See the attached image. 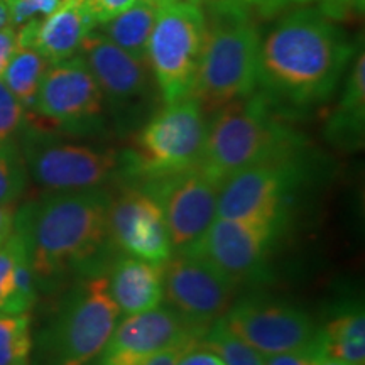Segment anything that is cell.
I'll return each instance as SVG.
<instances>
[{"label":"cell","instance_id":"obj_1","mask_svg":"<svg viewBox=\"0 0 365 365\" xmlns=\"http://www.w3.org/2000/svg\"><path fill=\"white\" fill-rule=\"evenodd\" d=\"M354 54L319 9H296L261 39L259 93L279 113L308 110L331 97Z\"/></svg>","mask_w":365,"mask_h":365},{"label":"cell","instance_id":"obj_2","mask_svg":"<svg viewBox=\"0 0 365 365\" xmlns=\"http://www.w3.org/2000/svg\"><path fill=\"white\" fill-rule=\"evenodd\" d=\"M110 203L107 190L95 188L48 193L17 210L14 232L24 242L38 287L48 289L66 274L90 269L110 244Z\"/></svg>","mask_w":365,"mask_h":365},{"label":"cell","instance_id":"obj_3","mask_svg":"<svg viewBox=\"0 0 365 365\" xmlns=\"http://www.w3.org/2000/svg\"><path fill=\"white\" fill-rule=\"evenodd\" d=\"M277 113L259 91L212 112L198 170L220 188L245 168L303 149L304 140Z\"/></svg>","mask_w":365,"mask_h":365},{"label":"cell","instance_id":"obj_4","mask_svg":"<svg viewBox=\"0 0 365 365\" xmlns=\"http://www.w3.org/2000/svg\"><path fill=\"white\" fill-rule=\"evenodd\" d=\"M261 36L247 9L235 0H213L210 24L191 97L215 112L257 90Z\"/></svg>","mask_w":365,"mask_h":365},{"label":"cell","instance_id":"obj_5","mask_svg":"<svg viewBox=\"0 0 365 365\" xmlns=\"http://www.w3.org/2000/svg\"><path fill=\"white\" fill-rule=\"evenodd\" d=\"M120 319L105 274L86 276L68 291L36 341V365H91Z\"/></svg>","mask_w":365,"mask_h":365},{"label":"cell","instance_id":"obj_6","mask_svg":"<svg viewBox=\"0 0 365 365\" xmlns=\"http://www.w3.org/2000/svg\"><path fill=\"white\" fill-rule=\"evenodd\" d=\"M205 135L207 118L198 100L164 103L137 132L134 149L124 156V173L149 181L198 168Z\"/></svg>","mask_w":365,"mask_h":365},{"label":"cell","instance_id":"obj_7","mask_svg":"<svg viewBox=\"0 0 365 365\" xmlns=\"http://www.w3.org/2000/svg\"><path fill=\"white\" fill-rule=\"evenodd\" d=\"M19 149L27 178L48 193L102 188L124 173V156L115 149L68 143L34 127L24 130Z\"/></svg>","mask_w":365,"mask_h":365},{"label":"cell","instance_id":"obj_8","mask_svg":"<svg viewBox=\"0 0 365 365\" xmlns=\"http://www.w3.org/2000/svg\"><path fill=\"white\" fill-rule=\"evenodd\" d=\"M207 38V17L196 4H164L149 36L148 63L164 103L191 97Z\"/></svg>","mask_w":365,"mask_h":365},{"label":"cell","instance_id":"obj_9","mask_svg":"<svg viewBox=\"0 0 365 365\" xmlns=\"http://www.w3.org/2000/svg\"><path fill=\"white\" fill-rule=\"evenodd\" d=\"M303 149L254 164L218 190L217 217L284 223L289 200L307 181Z\"/></svg>","mask_w":365,"mask_h":365},{"label":"cell","instance_id":"obj_10","mask_svg":"<svg viewBox=\"0 0 365 365\" xmlns=\"http://www.w3.org/2000/svg\"><path fill=\"white\" fill-rule=\"evenodd\" d=\"M223 323L262 357L287 352L323 354V331L303 308L267 296L235 299Z\"/></svg>","mask_w":365,"mask_h":365},{"label":"cell","instance_id":"obj_11","mask_svg":"<svg viewBox=\"0 0 365 365\" xmlns=\"http://www.w3.org/2000/svg\"><path fill=\"white\" fill-rule=\"evenodd\" d=\"M168 304L203 336L235 301L237 284L195 254H173L163 266Z\"/></svg>","mask_w":365,"mask_h":365},{"label":"cell","instance_id":"obj_12","mask_svg":"<svg viewBox=\"0 0 365 365\" xmlns=\"http://www.w3.org/2000/svg\"><path fill=\"white\" fill-rule=\"evenodd\" d=\"M282 223L217 217L188 252L203 257L237 286L262 279Z\"/></svg>","mask_w":365,"mask_h":365},{"label":"cell","instance_id":"obj_13","mask_svg":"<svg viewBox=\"0 0 365 365\" xmlns=\"http://www.w3.org/2000/svg\"><path fill=\"white\" fill-rule=\"evenodd\" d=\"M145 191L156 198L176 252H188L217 218L218 186L198 168L145 181Z\"/></svg>","mask_w":365,"mask_h":365},{"label":"cell","instance_id":"obj_14","mask_svg":"<svg viewBox=\"0 0 365 365\" xmlns=\"http://www.w3.org/2000/svg\"><path fill=\"white\" fill-rule=\"evenodd\" d=\"M103 95L81 54L53 63L41 81L33 110L51 124L73 130L100 127Z\"/></svg>","mask_w":365,"mask_h":365},{"label":"cell","instance_id":"obj_15","mask_svg":"<svg viewBox=\"0 0 365 365\" xmlns=\"http://www.w3.org/2000/svg\"><path fill=\"white\" fill-rule=\"evenodd\" d=\"M202 336L173 309L159 304L149 312L118 319L95 365H144L168 346L196 341Z\"/></svg>","mask_w":365,"mask_h":365},{"label":"cell","instance_id":"obj_16","mask_svg":"<svg viewBox=\"0 0 365 365\" xmlns=\"http://www.w3.org/2000/svg\"><path fill=\"white\" fill-rule=\"evenodd\" d=\"M108 235L124 254L158 266H164L175 254L163 210L143 186H129L112 198Z\"/></svg>","mask_w":365,"mask_h":365},{"label":"cell","instance_id":"obj_17","mask_svg":"<svg viewBox=\"0 0 365 365\" xmlns=\"http://www.w3.org/2000/svg\"><path fill=\"white\" fill-rule=\"evenodd\" d=\"M97 81L103 100L118 113H132L148 102L150 95V70L140 61L118 48L107 36L91 31L80 49Z\"/></svg>","mask_w":365,"mask_h":365},{"label":"cell","instance_id":"obj_18","mask_svg":"<svg viewBox=\"0 0 365 365\" xmlns=\"http://www.w3.org/2000/svg\"><path fill=\"white\" fill-rule=\"evenodd\" d=\"M97 26L90 0H61V4L39 21L17 29L19 46H31L48 59L49 65L80 54L86 36Z\"/></svg>","mask_w":365,"mask_h":365},{"label":"cell","instance_id":"obj_19","mask_svg":"<svg viewBox=\"0 0 365 365\" xmlns=\"http://www.w3.org/2000/svg\"><path fill=\"white\" fill-rule=\"evenodd\" d=\"M105 277L108 293L122 317L149 312L163 304V266L122 252Z\"/></svg>","mask_w":365,"mask_h":365},{"label":"cell","instance_id":"obj_20","mask_svg":"<svg viewBox=\"0 0 365 365\" xmlns=\"http://www.w3.org/2000/svg\"><path fill=\"white\" fill-rule=\"evenodd\" d=\"M365 125V54L354 58L345 78L344 93L328 118L325 135L340 149L355 150L364 144Z\"/></svg>","mask_w":365,"mask_h":365},{"label":"cell","instance_id":"obj_21","mask_svg":"<svg viewBox=\"0 0 365 365\" xmlns=\"http://www.w3.org/2000/svg\"><path fill=\"white\" fill-rule=\"evenodd\" d=\"M161 4L158 0H137L134 6L103 22L102 34L132 56L145 61L149 36L156 24Z\"/></svg>","mask_w":365,"mask_h":365},{"label":"cell","instance_id":"obj_22","mask_svg":"<svg viewBox=\"0 0 365 365\" xmlns=\"http://www.w3.org/2000/svg\"><path fill=\"white\" fill-rule=\"evenodd\" d=\"M323 331V354L352 365H365V313L362 304L345 307Z\"/></svg>","mask_w":365,"mask_h":365},{"label":"cell","instance_id":"obj_23","mask_svg":"<svg viewBox=\"0 0 365 365\" xmlns=\"http://www.w3.org/2000/svg\"><path fill=\"white\" fill-rule=\"evenodd\" d=\"M48 68V59L31 46H19L9 61L2 81L22 103L26 112L33 110L41 81Z\"/></svg>","mask_w":365,"mask_h":365},{"label":"cell","instance_id":"obj_24","mask_svg":"<svg viewBox=\"0 0 365 365\" xmlns=\"http://www.w3.org/2000/svg\"><path fill=\"white\" fill-rule=\"evenodd\" d=\"M29 313H0V365H33Z\"/></svg>","mask_w":365,"mask_h":365},{"label":"cell","instance_id":"obj_25","mask_svg":"<svg viewBox=\"0 0 365 365\" xmlns=\"http://www.w3.org/2000/svg\"><path fill=\"white\" fill-rule=\"evenodd\" d=\"M198 345L215 352L225 365H264L262 355L237 336L222 318L208 328Z\"/></svg>","mask_w":365,"mask_h":365},{"label":"cell","instance_id":"obj_26","mask_svg":"<svg viewBox=\"0 0 365 365\" xmlns=\"http://www.w3.org/2000/svg\"><path fill=\"white\" fill-rule=\"evenodd\" d=\"M36 299H38V282H36V276L24 242L17 235L16 257H14L12 296L7 313H31V309L36 304Z\"/></svg>","mask_w":365,"mask_h":365},{"label":"cell","instance_id":"obj_27","mask_svg":"<svg viewBox=\"0 0 365 365\" xmlns=\"http://www.w3.org/2000/svg\"><path fill=\"white\" fill-rule=\"evenodd\" d=\"M27 112L0 78V149L19 148L24 134Z\"/></svg>","mask_w":365,"mask_h":365},{"label":"cell","instance_id":"obj_28","mask_svg":"<svg viewBox=\"0 0 365 365\" xmlns=\"http://www.w3.org/2000/svg\"><path fill=\"white\" fill-rule=\"evenodd\" d=\"M26 185L27 171L21 149H0V205H16Z\"/></svg>","mask_w":365,"mask_h":365},{"label":"cell","instance_id":"obj_29","mask_svg":"<svg viewBox=\"0 0 365 365\" xmlns=\"http://www.w3.org/2000/svg\"><path fill=\"white\" fill-rule=\"evenodd\" d=\"M11 11L14 27H21L31 21H39L49 16L61 0H6Z\"/></svg>","mask_w":365,"mask_h":365},{"label":"cell","instance_id":"obj_30","mask_svg":"<svg viewBox=\"0 0 365 365\" xmlns=\"http://www.w3.org/2000/svg\"><path fill=\"white\" fill-rule=\"evenodd\" d=\"M16 247H17L16 234H12L2 245H0V313H7L9 303H11Z\"/></svg>","mask_w":365,"mask_h":365},{"label":"cell","instance_id":"obj_31","mask_svg":"<svg viewBox=\"0 0 365 365\" xmlns=\"http://www.w3.org/2000/svg\"><path fill=\"white\" fill-rule=\"evenodd\" d=\"M365 0H319V12L330 21L345 22L364 12Z\"/></svg>","mask_w":365,"mask_h":365},{"label":"cell","instance_id":"obj_32","mask_svg":"<svg viewBox=\"0 0 365 365\" xmlns=\"http://www.w3.org/2000/svg\"><path fill=\"white\" fill-rule=\"evenodd\" d=\"M244 9H252L261 16H274L293 7H301L312 0H235Z\"/></svg>","mask_w":365,"mask_h":365},{"label":"cell","instance_id":"obj_33","mask_svg":"<svg viewBox=\"0 0 365 365\" xmlns=\"http://www.w3.org/2000/svg\"><path fill=\"white\" fill-rule=\"evenodd\" d=\"M135 2L137 0H90V6L95 14L97 24H103V22H108L118 14L127 11Z\"/></svg>","mask_w":365,"mask_h":365},{"label":"cell","instance_id":"obj_34","mask_svg":"<svg viewBox=\"0 0 365 365\" xmlns=\"http://www.w3.org/2000/svg\"><path fill=\"white\" fill-rule=\"evenodd\" d=\"M176 365H225L215 352L200 346L198 344L185 350Z\"/></svg>","mask_w":365,"mask_h":365},{"label":"cell","instance_id":"obj_35","mask_svg":"<svg viewBox=\"0 0 365 365\" xmlns=\"http://www.w3.org/2000/svg\"><path fill=\"white\" fill-rule=\"evenodd\" d=\"M19 48V36L17 29L14 26H7L0 29V78H2L4 71L11 61V58Z\"/></svg>","mask_w":365,"mask_h":365},{"label":"cell","instance_id":"obj_36","mask_svg":"<svg viewBox=\"0 0 365 365\" xmlns=\"http://www.w3.org/2000/svg\"><path fill=\"white\" fill-rule=\"evenodd\" d=\"M196 345V341H182V344L168 346L163 352L154 355L153 359H149L144 365H176L178 359L181 357L185 350H188L190 346Z\"/></svg>","mask_w":365,"mask_h":365},{"label":"cell","instance_id":"obj_37","mask_svg":"<svg viewBox=\"0 0 365 365\" xmlns=\"http://www.w3.org/2000/svg\"><path fill=\"white\" fill-rule=\"evenodd\" d=\"M314 355L304 352H287L264 357V365H312Z\"/></svg>","mask_w":365,"mask_h":365},{"label":"cell","instance_id":"obj_38","mask_svg":"<svg viewBox=\"0 0 365 365\" xmlns=\"http://www.w3.org/2000/svg\"><path fill=\"white\" fill-rule=\"evenodd\" d=\"M14 218H16L14 205H0V245L14 234Z\"/></svg>","mask_w":365,"mask_h":365},{"label":"cell","instance_id":"obj_39","mask_svg":"<svg viewBox=\"0 0 365 365\" xmlns=\"http://www.w3.org/2000/svg\"><path fill=\"white\" fill-rule=\"evenodd\" d=\"M312 365H352V364L344 362V360H339L335 357H330V355L327 354H319V355H314L312 359Z\"/></svg>","mask_w":365,"mask_h":365},{"label":"cell","instance_id":"obj_40","mask_svg":"<svg viewBox=\"0 0 365 365\" xmlns=\"http://www.w3.org/2000/svg\"><path fill=\"white\" fill-rule=\"evenodd\" d=\"M12 26L11 22V11H9V6L6 0H0V29L2 27Z\"/></svg>","mask_w":365,"mask_h":365},{"label":"cell","instance_id":"obj_41","mask_svg":"<svg viewBox=\"0 0 365 365\" xmlns=\"http://www.w3.org/2000/svg\"><path fill=\"white\" fill-rule=\"evenodd\" d=\"M158 2L164 6V4H196L200 0H158Z\"/></svg>","mask_w":365,"mask_h":365}]
</instances>
